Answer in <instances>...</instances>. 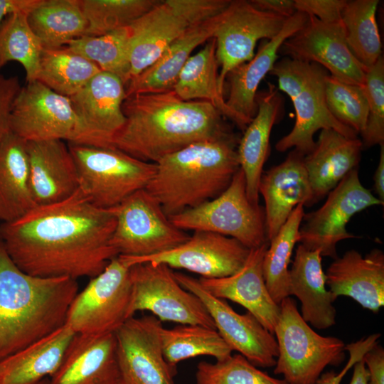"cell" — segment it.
Instances as JSON below:
<instances>
[{
	"instance_id": "obj_1",
	"label": "cell",
	"mask_w": 384,
	"mask_h": 384,
	"mask_svg": "<svg viewBox=\"0 0 384 384\" xmlns=\"http://www.w3.org/2000/svg\"><path fill=\"white\" fill-rule=\"evenodd\" d=\"M115 224L114 208L95 206L78 189L65 200L2 223L0 240L27 274L92 278L118 256L110 243Z\"/></svg>"
},
{
	"instance_id": "obj_2",
	"label": "cell",
	"mask_w": 384,
	"mask_h": 384,
	"mask_svg": "<svg viewBox=\"0 0 384 384\" xmlns=\"http://www.w3.org/2000/svg\"><path fill=\"white\" fill-rule=\"evenodd\" d=\"M122 110L125 123L113 148L146 162L196 142L233 136L212 104L183 100L172 90L127 97Z\"/></svg>"
},
{
	"instance_id": "obj_3",
	"label": "cell",
	"mask_w": 384,
	"mask_h": 384,
	"mask_svg": "<svg viewBox=\"0 0 384 384\" xmlns=\"http://www.w3.org/2000/svg\"><path fill=\"white\" fill-rule=\"evenodd\" d=\"M78 293L76 279L22 271L0 240V361L65 325Z\"/></svg>"
},
{
	"instance_id": "obj_4",
	"label": "cell",
	"mask_w": 384,
	"mask_h": 384,
	"mask_svg": "<svg viewBox=\"0 0 384 384\" xmlns=\"http://www.w3.org/2000/svg\"><path fill=\"white\" fill-rule=\"evenodd\" d=\"M234 136L193 143L156 164L146 190L171 217L223 193L240 169Z\"/></svg>"
},
{
	"instance_id": "obj_5",
	"label": "cell",
	"mask_w": 384,
	"mask_h": 384,
	"mask_svg": "<svg viewBox=\"0 0 384 384\" xmlns=\"http://www.w3.org/2000/svg\"><path fill=\"white\" fill-rule=\"evenodd\" d=\"M270 74L278 81V89L291 99L296 112L292 131L275 144L278 151L291 148L306 156L315 147L314 135L319 129H334L349 138L358 133L338 122L329 111L324 83L329 74L314 63L284 57L274 64Z\"/></svg>"
},
{
	"instance_id": "obj_6",
	"label": "cell",
	"mask_w": 384,
	"mask_h": 384,
	"mask_svg": "<svg viewBox=\"0 0 384 384\" xmlns=\"http://www.w3.org/2000/svg\"><path fill=\"white\" fill-rule=\"evenodd\" d=\"M280 313L274 330L278 356L274 374L288 384H316L328 366L345 359V343L335 336L317 334L302 317L290 297L279 303Z\"/></svg>"
},
{
	"instance_id": "obj_7",
	"label": "cell",
	"mask_w": 384,
	"mask_h": 384,
	"mask_svg": "<svg viewBox=\"0 0 384 384\" xmlns=\"http://www.w3.org/2000/svg\"><path fill=\"white\" fill-rule=\"evenodd\" d=\"M75 163L79 189L95 206L112 208L144 189L156 164L134 158L115 148L68 145Z\"/></svg>"
},
{
	"instance_id": "obj_8",
	"label": "cell",
	"mask_w": 384,
	"mask_h": 384,
	"mask_svg": "<svg viewBox=\"0 0 384 384\" xmlns=\"http://www.w3.org/2000/svg\"><path fill=\"white\" fill-rule=\"evenodd\" d=\"M230 2V0L159 1L129 26V80L151 65L189 27L220 14Z\"/></svg>"
},
{
	"instance_id": "obj_9",
	"label": "cell",
	"mask_w": 384,
	"mask_h": 384,
	"mask_svg": "<svg viewBox=\"0 0 384 384\" xmlns=\"http://www.w3.org/2000/svg\"><path fill=\"white\" fill-rule=\"evenodd\" d=\"M178 228L208 231L233 238L249 249L269 242L263 207L250 201L240 169L217 197L169 217Z\"/></svg>"
},
{
	"instance_id": "obj_10",
	"label": "cell",
	"mask_w": 384,
	"mask_h": 384,
	"mask_svg": "<svg viewBox=\"0 0 384 384\" xmlns=\"http://www.w3.org/2000/svg\"><path fill=\"white\" fill-rule=\"evenodd\" d=\"M130 267L119 255L112 259L76 294L68 311L65 324L75 334L114 333L132 317Z\"/></svg>"
},
{
	"instance_id": "obj_11",
	"label": "cell",
	"mask_w": 384,
	"mask_h": 384,
	"mask_svg": "<svg viewBox=\"0 0 384 384\" xmlns=\"http://www.w3.org/2000/svg\"><path fill=\"white\" fill-rule=\"evenodd\" d=\"M114 210L116 224L110 243L117 255L149 257L176 247L189 238L145 188L128 196Z\"/></svg>"
},
{
	"instance_id": "obj_12",
	"label": "cell",
	"mask_w": 384,
	"mask_h": 384,
	"mask_svg": "<svg viewBox=\"0 0 384 384\" xmlns=\"http://www.w3.org/2000/svg\"><path fill=\"white\" fill-rule=\"evenodd\" d=\"M132 296L130 316L149 311L161 321L198 324L215 329L206 306L176 280L164 264L142 262L130 267Z\"/></svg>"
},
{
	"instance_id": "obj_13",
	"label": "cell",
	"mask_w": 384,
	"mask_h": 384,
	"mask_svg": "<svg viewBox=\"0 0 384 384\" xmlns=\"http://www.w3.org/2000/svg\"><path fill=\"white\" fill-rule=\"evenodd\" d=\"M327 196L319 209L304 213L299 242L309 250H319L321 256L336 259L339 241L358 238L346 229L351 218L383 203L362 185L358 168L351 171Z\"/></svg>"
},
{
	"instance_id": "obj_14",
	"label": "cell",
	"mask_w": 384,
	"mask_h": 384,
	"mask_svg": "<svg viewBox=\"0 0 384 384\" xmlns=\"http://www.w3.org/2000/svg\"><path fill=\"white\" fill-rule=\"evenodd\" d=\"M288 18L260 11L250 1H230L221 13L212 37L215 41V55L220 66L218 86L222 93L227 75L233 68L250 60L255 54L257 41L276 36Z\"/></svg>"
},
{
	"instance_id": "obj_15",
	"label": "cell",
	"mask_w": 384,
	"mask_h": 384,
	"mask_svg": "<svg viewBox=\"0 0 384 384\" xmlns=\"http://www.w3.org/2000/svg\"><path fill=\"white\" fill-rule=\"evenodd\" d=\"M10 129L26 142L60 139L74 144L78 120L69 97L34 80L22 87L15 99Z\"/></svg>"
},
{
	"instance_id": "obj_16",
	"label": "cell",
	"mask_w": 384,
	"mask_h": 384,
	"mask_svg": "<svg viewBox=\"0 0 384 384\" xmlns=\"http://www.w3.org/2000/svg\"><path fill=\"white\" fill-rule=\"evenodd\" d=\"M178 283L203 302L215 329L229 347L239 352L256 367L270 368L276 364L278 348L276 338L250 312H236L225 299L208 292L198 279L174 272Z\"/></svg>"
},
{
	"instance_id": "obj_17",
	"label": "cell",
	"mask_w": 384,
	"mask_h": 384,
	"mask_svg": "<svg viewBox=\"0 0 384 384\" xmlns=\"http://www.w3.org/2000/svg\"><path fill=\"white\" fill-rule=\"evenodd\" d=\"M125 85L114 74L101 71L70 97L78 120L74 144L113 148V142L125 123L122 104Z\"/></svg>"
},
{
	"instance_id": "obj_18",
	"label": "cell",
	"mask_w": 384,
	"mask_h": 384,
	"mask_svg": "<svg viewBox=\"0 0 384 384\" xmlns=\"http://www.w3.org/2000/svg\"><path fill=\"white\" fill-rule=\"evenodd\" d=\"M279 53L316 63L343 82L361 87L365 85L367 69L351 52L341 20L325 23L308 16L306 24L282 43Z\"/></svg>"
},
{
	"instance_id": "obj_19",
	"label": "cell",
	"mask_w": 384,
	"mask_h": 384,
	"mask_svg": "<svg viewBox=\"0 0 384 384\" xmlns=\"http://www.w3.org/2000/svg\"><path fill=\"white\" fill-rule=\"evenodd\" d=\"M250 250L233 238L197 230L176 247L156 255L144 257L119 256L129 266L142 262L160 263L211 279L228 277L238 272L245 264Z\"/></svg>"
},
{
	"instance_id": "obj_20",
	"label": "cell",
	"mask_w": 384,
	"mask_h": 384,
	"mask_svg": "<svg viewBox=\"0 0 384 384\" xmlns=\"http://www.w3.org/2000/svg\"><path fill=\"white\" fill-rule=\"evenodd\" d=\"M161 322L153 316H133L114 332L119 384H173L176 369L164 356Z\"/></svg>"
},
{
	"instance_id": "obj_21",
	"label": "cell",
	"mask_w": 384,
	"mask_h": 384,
	"mask_svg": "<svg viewBox=\"0 0 384 384\" xmlns=\"http://www.w3.org/2000/svg\"><path fill=\"white\" fill-rule=\"evenodd\" d=\"M308 15L297 11L289 18L281 31L270 40H263L254 57L233 68L226 76L230 110L238 117L245 130L257 113V90L266 75L272 70L282 43L306 24Z\"/></svg>"
},
{
	"instance_id": "obj_22",
	"label": "cell",
	"mask_w": 384,
	"mask_h": 384,
	"mask_svg": "<svg viewBox=\"0 0 384 384\" xmlns=\"http://www.w3.org/2000/svg\"><path fill=\"white\" fill-rule=\"evenodd\" d=\"M304 156L294 149L284 161L261 176L258 192L265 201L268 242L277 234L299 204L312 206V193Z\"/></svg>"
},
{
	"instance_id": "obj_23",
	"label": "cell",
	"mask_w": 384,
	"mask_h": 384,
	"mask_svg": "<svg viewBox=\"0 0 384 384\" xmlns=\"http://www.w3.org/2000/svg\"><path fill=\"white\" fill-rule=\"evenodd\" d=\"M268 245L250 249L245 264L233 274L221 278L200 277L198 281L213 296L245 307L273 334L280 307L272 298L263 276L262 261Z\"/></svg>"
},
{
	"instance_id": "obj_24",
	"label": "cell",
	"mask_w": 384,
	"mask_h": 384,
	"mask_svg": "<svg viewBox=\"0 0 384 384\" xmlns=\"http://www.w3.org/2000/svg\"><path fill=\"white\" fill-rule=\"evenodd\" d=\"M50 384H119L115 334H75Z\"/></svg>"
},
{
	"instance_id": "obj_25",
	"label": "cell",
	"mask_w": 384,
	"mask_h": 384,
	"mask_svg": "<svg viewBox=\"0 0 384 384\" xmlns=\"http://www.w3.org/2000/svg\"><path fill=\"white\" fill-rule=\"evenodd\" d=\"M326 284L336 300L351 297L377 313L384 306V253L375 248L363 256L355 250L336 257L326 272Z\"/></svg>"
},
{
	"instance_id": "obj_26",
	"label": "cell",
	"mask_w": 384,
	"mask_h": 384,
	"mask_svg": "<svg viewBox=\"0 0 384 384\" xmlns=\"http://www.w3.org/2000/svg\"><path fill=\"white\" fill-rule=\"evenodd\" d=\"M30 181L37 206L67 199L79 189L75 161L64 141L26 142Z\"/></svg>"
},
{
	"instance_id": "obj_27",
	"label": "cell",
	"mask_w": 384,
	"mask_h": 384,
	"mask_svg": "<svg viewBox=\"0 0 384 384\" xmlns=\"http://www.w3.org/2000/svg\"><path fill=\"white\" fill-rule=\"evenodd\" d=\"M256 103L257 113L244 130L237 153L247 196L252 203L259 204V183L268 156L272 127L283 112V99L275 86L268 83L267 90L257 93Z\"/></svg>"
},
{
	"instance_id": "obj_28",
	"label": "cell",
	"mask_w": 384,
	"mask_h": 384,
	"mask_svg": "<svg viewBox=\"0 0 384 384\" xmlns=\"http://www.w3.org/2000/svg\"><path fill=\"white\" fill-rule=\"evenodd\" d=\"M319 250H309L299 244L289 272V295L301 303L299 312L304 320L317 329L336 324L335 301L326 288V274Z\"/></svg>"
},
{
	"instance_id": "obj_29",
	"label": "cell",
	"mask_w": 384,
	"mask_h": 384,
	"mask_svg": "<svg viewBox=\"0 0 384 384\" xmlns=\"http://www.w3.org/2000/svg\"><path fill=\"white\" fill-rule=\"evenodd\" d=\"M361 139L334 129H321L313 151L304 156L312 193V205L326 196L353 169L358 168Z\"/></svg>"
},
{
	"instance_id": "obj_30",
	"label": "cell",
	"mask_w": 384,
	"mask_h": 384,
	"mask_svg": "<svg viewBox=\"0 0 384 384\" xmlns=\"http://www.w3.org/2000/svg\"><path fill=\"white\" fill-rule=\"evenodd\" d=\"M220 14L189 27L173 41L151 65L125 85L126 97L171 90L193 50L212 38Z\"/></svg>"
},
{
	"instance_id": "obj_31",
	"label": "cell",
	"mask_w": 384,
	"mask_h": 384,
	"mask_svg": "<svg viewBox=\"0 0 384 384\" xmlns=\"http://www.w3.org/2000/svg\"><path fill=\"white\" fill-rule=\"evenodd\" d=\"M75 333L65 324L46 336L0 361V384H36L60 366Z\"/></svg>"
},
{
	"instance_id": "obj_32",
	"label": "cell",
	"mask_w": 384,
	"mask_h": 384,
	"mask_svg": "<svg viewBox=\"0 0 384 384\" xmlns=\"http://www.w3.org/2000/svg\"><path fill=\"white\" fill-rule=\"evenodd\" d=\"M36 206L26 142L10 132L0 142V220L14 221Z\"/></svg>"
},
{
	"instance_id": "obj_33",
	"label": "cell",
	"mask_w": 384,
	"mask_h": 384,
	"mask_svg": "<svg viewBox=\"0 0 384 384\" xmlns=\"http://www.w3.org/2000/svg\"><path fill=\"white\" fill-rule=\"evenodd\" d=\"M213 38L197 53L191 55L172 88L186 101H206L212 104L223 117L233 121L241 129L238 117L228 107L218 86V63Z\"/></svg>"
},
{
	"instance_id": "obj_34",
	"label": "cell",
	"mask_w": 384,
	"mask_h": 384,
	"mask_svg": "<svg viewBox=\"0 0 384 384\" xmlns=\"http://www.w3.org/2000/svg\"><path fill=\"white\" fill-rule=\"evenodd\" d=\"M28 21L44 49L64 47L85 36L87 28L80 0H41Z\"/></svg>"
},
{
	"instance_id": "obj_35",
	"label": "cell",
	"mask_w": 384,
	"mask_h": 384,
	"mask_svg": "<svg viewBox=\"0 0 384 384\" xmlns=\"http://www.w3.org/2000/svg\"><path fill=\"white\" fill-rule=\"evenodd\" d=\"M101 71L96 64L67 46L43 48L37 80L70 98Z\"/></svg>"
},
{
	"instance_id": "obj_36",
	"label": "cell",
	"mask_w": 384,
	"mask_h": 384,
	"mask_svg": "<svg viewBox=\"0 0 384 384\" xmlns=\"http://www.w3.org/2000/svg\"><path fill=\"white\" fill-rule=\"evenodd\" d=\"M160 338L164 356L174 369L178 362L186 359L210 356L216 361H223L233 352L215 329L198 324L162 327Z\"/></svg>"
},
{
	"instance_id": "obj_37",
	"label": "cell",
	"mask_w": 384,
	"mask_h": 384,
	"mask_svg": "<svg viewBox=\"0 0 384 384\" xmlns=\"http://www.w3.org/2000/svg\"><path fill=\"white\" fill-rule=\"evenodd\" d=\"M303 204H299L269 242L262 261L266 287L278 304L289 295L288 268L294 247L299 238V228L304 215Z\"/></svg>"
},
{
	"instance_id": "obj_38",
	"label": "cell",
	"mask_w": 384,
	"mask_h": 384,
	"mask_svg": "<svg viewBox=\"0 0 384 384\" xmlns=\"http://www.w3.org/2000/svg\"><path fill=\"white\" fill-rule=\"evenodd\" d=\"M378 0L347 1L341 14L347 45L366 69L382 56V44L376 21Z\"/></svg>"
},
{
	"instance_id": "obj_39",
	"label": "cell",
	"mask_w": 384,
	"mask_h": 384,
	"mask_svg": "<svg viewBox=\"0 0 384 384\" xmlns=\"http://www.w3.org/2000/svg\"><path fill=\"white\" fill-rule=\"evenodd\" d=\"M43 50L27 13L16 12L4 18L0 25V69L16 61L23 66L27 82L37 80Z\"/></svg>"
},
{
	"instance_id": "obj_40",
	"label": "cell",
	"mask_w": 384,
	"mask_h": 384,
	"mask_svg": "<svg viewBox=\"0 0 384 384\" xmlns=\"http://www.w3.org/2000/svg\"><path fill=\"white\" fill-rule=\"evenodd\" d=\"M70 50L96 64L104 72L129 80L130 31L129 26L98 36H84L70 41Z\"/></svg>"
},
{
	"instance_id": "obj_41",
	"label": "cell",
	"mask_w": 384,
	"mask_h": 384,
	"mask_svg": "<svg viewBox=\"0 0 384 384\" xmlns=\"http://www.w3.org/2000/svg\"><path fill=\"white\" fill-rule=\"evenodd\" d=\"M87 21V36H98L127 27L159 1L80 0Z\"/></svg>"
},
{
	"instance_id": "obj_42",
	"label": "cell",
	"mask_w": 384,
	"mask_h": 384,
	"mask_svg": "<svg viewBox=\"0 0 384 384\" xmlns=\"http://www.w3.org/2000/svg\"><path fill=\"white\" fill-rule=\"evenodd\" d=\"M324 87L326 104L332 116L356 133H361L368 113L363 87L343 82L329 74Z\"/></svg>"
},
{
	"instance_id": "obj_43",
	"label": "cell",
	"mask_w": 384,
	"mask_h": 384,
	"mask_svg": "<svg viewBox=\"0 0 384 384\" xmlns=\"http://www.w3.org/2000/svg\"><path fill=\"white\" fill-rule=\"evenodd\" d=\"M196 384H288L259 370L240 353L215 363L201 361Z\"/></svg>"
},
{
	"instance_id": "obj_44",
	"label": "cell",
	"mask_w": 384,
	"mask_h": 384,
	"mask_svg": "<svg viewBox=\"0 0 384 384\" xmlns=\"http://www.w3.org/2000/svg\"><path fill=\"white\" fill-rule=\"evenodd\" d=\"M368 106L366 125L361 133L363 147L384 143V60L383 55L366 72L363 86Z\"/></svg>"
},
{
	"instance_id": "obj_45",
	"label": "cell",
	"mask_w": 384,
	"mask_h": 384,
	"mask_svg": "<svg viewBox=\"0 0 384 384\" xmlns=\"http://www.w3.org/2000/svg\"><path fill=\"white\" fill-rule=\"evenodd\" d=\"M380 337V334H373L356 342L346 345L345 350L349 353V359L343 368L338 373L333 370L322 373L316 384H341L347 372L378 343Z\"/></svg>"
},
{
	"instance_id": "obj_46",
	"label": "cell",
	"mask_w": 384,
	"mask_h": 384,
	"mask_svg": "<svg viewBox=\"0 0 384 384\" xmlns=\"http://www.w3.org/2000/svg\"><path fill=\"white\" fill-rule=\"evenodd\" d=\"M346 0H294L296 11L313 16L325 23L341 20Z\"/></svg>"
},
{
	"instance_id": "obj_47",
	"label": "cell",
	"mask_w": 384,
	"mask_h": 384,
	"mask_svg": "<svg viewBox=\"0 0 384 384\" xmlns=\"http://www.w3.org/2000/svg\"><path fill=\"white\" fill-rule=\"evenodd\" d=\"M21 87L18 77H6L0 74V142L11 132V110Z\"/></svg>"
},
{
	"instance_id": "obj_48",
	"label": "cell",
	"mask_w": 384,
	"mask_h": 384,
	"mask_svg": "<svg viewBox=\"0 0 384 384\" xmlns=\"http://www.w3.org/2000/svg\"><path fill=\"white\" fill-rule=\"evenodd\" d=\"M368 373V384H384V349L377 343L363 356Z\"/></svg>"
},
{
	"instance_id": "obj_49",
	"label": "cell",
	"mask_w": 384,
	"mask_h": 384,
	"mask_svg": "<svg viewBox=\"0 0 384 384\" xmlns=\"http://www.w3.org/2000/svg\"><path fill=\"white\" fill-rule=\"evenodd\" d=\"M250 4L256 9L274 14L287 18L296 12L294 0H251Z\"/></svg>"
},
{
	"instance_id": "obj_50",
	"label": "cell",
	"mask_w": 384,
	"mask_h": 384,
	"mask_svg": "<svg viewBox=\"0 0 384 384\" xmlns=\"http://www.w3.org/2000/svg\"><path fill=\"white\" fill-rule=\"evenodd\" d=\"M41 0H0V25L9 15L16 12L28 14Z\"/></svg>"
},
{
	"instance_id": "obj_51",
	"label": "cell",
	"mask_w": 384,
	"mask_h": 384,
	"mask_svg": "<svg viewBox=\"0 0 384 384\" xmlns=\"http://www.w3.org/2000/svg\"><path fill=\"white\" fill-rule=\"evenodd\" d=\"M373 188L377 198L384 203V143L380 144V158L374 174Z\"/></svg>"
},
{
	"instance_id": "obj_52",
	"label": "cell",
	"mask_w": 384,
	"mask_h": 384,
	"mask_svg": "<svg viewBox=\"0 0 384 384\" xmlns=\"http://www.w3.org/2000/svg\"><path fill=\"white\" fill-rule=\"evenodd\" d=\"M363 358L353 365V372L349 384H368V373Z\"/></svg>"
},
{
	"instance_id": "obj_53",
	"label": "cell",
	"mask_w": 384,
	"mask_h": 384,
	"mask_svg": "<svg viewBox=\"0 0 384 384\" xmlns=\"http://www.w3.org/2000/svg\"><path fill=\"white\" fill-rule=\"evenodd\" d=\"M36 384H50V379H48V378H45Z\"/></svg>"
}]
</instances>
